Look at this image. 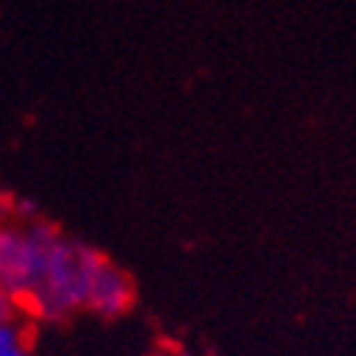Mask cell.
<instances>
[{
    "label": "cell",
    "mask_w": 356,
    "mask_h": 356,
    "mask_svg": "<svg viewBox=\"0 0 356 356\" xmlns=\"http://www.w3.org/2000/svg\"><path fill=\"white\" fill-rule=\"evenodd\" d=\"M103 254L74 236H60L49 248L43 274L23 302L26 319H40V322H66L77 311H86V296H88V280Z\"/></svg>",
    "instance_id": "obj_1"
},
{
    "label": "cell",
    "mask_w": 356,
    "mask_h": 356,
    "mask_svg": "<svg viewBox=\"0 0 356 356\" xmlns=\"http://www.w3.org/2000/svg\"><path fill=\"white\" fill-rule=\"evenodd\" d=\"M60 236V228L46 220H29L23 228L0 222V291L17 300L20 311L35 291L49 248Z\"/></svg>",
    "instance_id": "obj_2"
},
{
    "label": "cell",
    "mask_w": 356,
    "mask_h": 356,
    "mask_svg": "<svg viewBox=\"0 0 356 356\" xmlns=\"http://www.w3.org/2000/svg\"><path fill=\"white\" fill-rule=\"evenodd\" d=\"M137 300L134 280L114 265L108 257L97 262V268L92 271L88 280V296H86V311H92L100 319H120L123 314L131 311Z\"/></svg>",
    "instance_id": "obj_3"
},
{
    "label": "cell",
    "mask_w": 356,
    "mask_h": 356,
    "mask_svg": "<svg viewBox=\"0 0 356 356\" xmlns=\"http://www.w3.org/2000/svg\"><path fill=\"white\" fill-rule=\"evenodd\" d=\"M0 356H29V325H26V316L0 325Z\"/></svg>",
    "instance_id": "obj_4"
},
{
    "label": "cell",
    "mask_w": 356,
    "mask_h": 356,
    "mask_svg": "<svg viewBox=\"0 0 356 356\" xmlns=\"http://www.w3.org/2000/svg\"><path fill=\"white\" fill-rule=\"evenodd\" d=\"M15 319H23V311H20L17 300H12L6 291H0V325H3V322H15Z\"/></svg>",
    "instance_id": "obj_5"
},
{
    "label": "cell",
    "mask_w": 356,
    "mask_h": 356,
    "mask_svg": "<svg viewBox=\"0 0 356 356\" xmlns=\"http://www.w3.org/2000/svg\"><path fill=\"white\" fill-rule=\"evenodd\" d=\"M9 214H15V197L0 188V220L9 217Z\"/></svg>",
    "instance_id": "obj_6"
},
{
    "label": "cell",
    "mask_w": 356,
    "mask_h": 356,
    "mask_svg": "<svg viewBox=\"0 0 356 356\" xmlns=\"http://www.w3.org/2000/svg\"><path fill=\"white\" fill-rule=\"evenodd\" d=\"M168 356H194L191 350H186V348H177V345H168Z\"/></svg>",
    "instance_id": "obj_7"
},
{
    "label": "cell",
    "mask_w": 356,
    "mask_h": 356,
    "mask_svg": "<svg viewBox=\"0 0 356 356\" xmlns=\"http://www.w3.org/2000/svg\"><path fill=\"white\" fill-rule=\"evenodd\" d=\"M143 356H168V345H163V348H154V350H148V353H143Z\"/></svg>",
    "instance_id": "obj_8"
}]
</instances>
